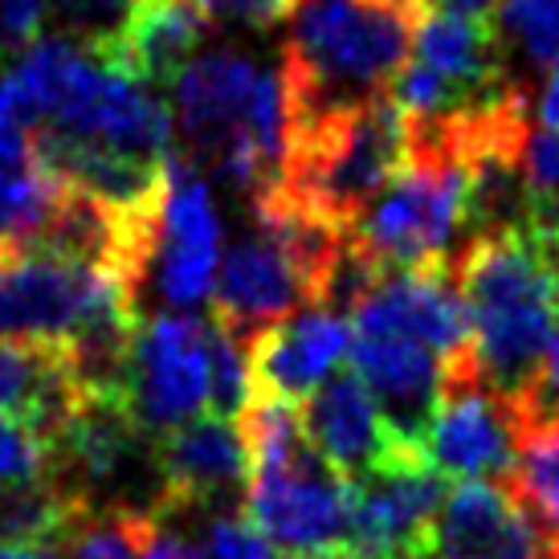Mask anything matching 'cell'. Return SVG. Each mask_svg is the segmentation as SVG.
<instances>
[{"label": "cell", "instance_id": "9", "mask_svg": "<svg viewBox=\"0 0 559 559\" xmlns=\"http://www.w3.org/2000/svg\"><path fill=\"white\" fill-rule=\"evenodd\" d=\"M445 474L420 450L352 481V539L359 559H429L433 527L445 502Z\"/></svg>", "mask_w": 559, "mask_h": 559}, {"label": "cell", "instance_id": "20", "mask_svg": "<svg viewBox=\"0 0 559 559\" xmlns=\"http://www.w3.org/2000/svg\"><path fill=\"white\" fill-rule=\"evenodd\" d=\"M53 474V445L49 437L21 417L0 413V490L41 481Z\"/></svg>", "mask_w": 559, "mask_h": 559}, {"label": "cell", "instance_id": "21", "mask_svg": "<svg viewBox=\"0 0 559 559\" xmlns=\"http://www.w3.org/2000/svg\"><path fill=\"white\" fill-rule=\"evenodd\" d=\"M204 539L197 544V556L201 559H278V547L265 535L253 519L241 511H221L213 519H204Z\"/></svg>", "mask_w": 559, "mask_h": 559}, {"label": "cell", "instance_id": "17", "mask_svg": "<svg viewBox=\"0 0 559 559\" xmlns=\"http://www.w3.org/2000/svg\"><path fill=\"white\" fill-rule=\"evenodd\" d=\"M82 389L86 384L66 347L0 335V413L29 420L49 437Z\"/></svg>", "mask_w": 559, "mask_h": 559}, {"label": "cell", "instance_id": "10", "mask_svg": "<svg viewBox=\"0 0 559 559\" xmlns=\"http://www.w3.org/2000/svg\"><path fill=\"white\" fill-rule=\"evenodd\" d=\"M523 437V413L498 389L481 380L478 368L450 372L441 401L425 433V457L445 478H507Z\"/></svg>", "mask_w": 559, "mask_h": 559}, {"label": "cell", "instance_id": "6", "mask_svg": "<svg viewBox=\"0 0 559 559\" xmlns=\"http://www.w3.org/2000/svg\"><path fill=\"white\" fill-rule=\"evenodd\" d=\"M519 86L507 82L502 33L490 21L462 13L425 9L413 37V53L401 79L392 82V98L401 103L404 119L433 123L462 119L498 107Z\"/></svg>", "mask_w": 559, "mask_h": 559}, {"label": "cell", "instance_id": "1", "mask_svg": "<svg viewBox=\"0 0 559 559\" xmlns=\"http://www.w3.org/2000/svg\"><path fill=\"white\" fill-rule=\"evenodd\" d=\"M457 286L481 380L523 404L539 384L547 347L559 331L556 265L547 249L527 225L486 229L457 253Z\"/></svg>", "mask_w": 559, "mask_h": 559}, {"label": "cell", "instance_id": "27", "mask_svg": "<svg viewBox=\"0 0 559 559\" xmlns=\"http://www.w3.org/2000/svg\"><path fill=\"white\" fill-rule=\"evenodd\" d=\"M420 4H425V9H437V13H462V16H481V21H490L502 0H420Z\"/></svg>", "mask_w": 559, "mask_h": 559}, {"label": "cell", "instance_id": "3", "mask_svg": "<svg viewBox=\"0 0 559 559\" xmlns=\"http://www.w3.org/2000/svg\"><path fill=\"white\" fill-rule=\"evenodd\" d=\"M404 152L408 119L392 94L314 119H290L282 176L262 197L352 234L376 192L401 168Z\"/></svg>", "mask_w": 559, "mask_h": 559}, {"label": "cell", "instance_id": "18", "mask_svg": "<svg viewBox=\"0 0 559 559\" xmlns=\"http://www.w3.org/2000/svg\"><path fill=\"white\" fill-rule=\"evenodd\" d=\"M502 481L523 498V507L559 547V413H544L523 425L514 466Z\"/></svg>", "mask_w": 559, "mask_h": 559}, {"label": "cell", "instance_id": "11", "mask_svg": "<svg viewBox=\"0 0 559 559\" xmlns=\"http://www.w3.org/2000/svg\"><path fill=\"white\" fill-rule=\"evenodd\" d=\"M152 469L159 481L152 511L168 519H213L221 511H234V498L246 490V437L229 417H192L180 429L156 437Z\"/></svg>", "mask_w": 559, "mask_h": 559}, {"label": "cell", "instance_id": "14", "mask_svg": "<svg viewBox=\"0 0 559 559\" xmlns=\"http://www.w3.org/2000/svg\"><path fill=\"white\" fill-rule=\"evenodd\" d=\"M437 559H559V547L535 523L502 478L457 481L433 527Z\"/></svg>", "mask_w": 559, "mask_h": 559}, {"label": "cell", "instance_id": "26", "mask_svg": "<svg viewBox=\"0 0 559 559\" xmlns=\"http://www.w3.org/2000/svg\"><path fill=\"white\" fill-rule=\"evenodd\" d=\"M535 119L547 131H559V62L547 66L544 82H539V94H535Z\"/></svg>", "mask_w": 559, "mask_h": 559}, {"label": "cell", "instance_id": "30", "mask_svg": "<svg viewBox=\"0 0 559 559\" xmlns=\"http://www.w3.org/2000/svg\"><path fill=\"white\" fill-rule=\"evenodd\" d=\"M556 290H559V270H556Z\"/></svg>", "mask_w": 559, "mask_h": 559}, {"label": "cell", "instance_id": "7", "mask_svg": "<svg viewBox=\"0 0 559 559\" xmlns=\"http://www.w3.org/2000/svg\"><path fill=\"white\" fill-rule=\"evenodd\" d=\"M119 392L152 441L204 417L213 396V323L180 311L140 314Z\"/></svg>", "mask_w": 559, "mask_h": 559}, {"label": "cell", "instance_id": "19", "mask_svg": "<svg viewBox=\"0 0 559 559\" xmlns=\"http://www.w3.org/2000/svg\"><path fill=\"white\" fill-rule=\"evenodd\" d=\"M498 25L527 62H559V0H502Z\"/></svg>", "mask_w": 559, "mask_h": 559}, {"label": "cell", "instance_id": "4", "mask_svg": "<svg viewBox=\"0 0 559 559\" xmlns=\"http://www.w3.org/2000/svg\"><path fill=\"white\" fill-rule=\"evenodd\" d=\"M241 437L249 453L246 514L282 556L347 547L352 481L311 445L298 404L249 396L241 408Z\"/></svg>", "mask_w": 559, "mask_h": 559}, {"label": "cell", "instance_id": "29", "mask_svg": "<svg viewBox=\"0 0 559 559\" xmlns=\"http://www.w3.org/2000/svg\"><path fill=\"white\" fill-rule=\"evenodd\" d=\"M286 559H359L352 547H319V551H302V556H286Z\"/></svg>", "mask_w": 559, "mask_h": 559}, {"label": "cell", "instance_id": "13", "mask_svg": "<svg viewBox=\"0 0 559 559\" xmlns=\"http://www.w3.org/2000/svg\"><path fill=\"white\" fill-rule=\"evenodd\" d=\"M352 356V319L335 307H302L246 343L249 396L302 404Z\"/></svg>", "mask_w": 559, "mask_h": 559}, {"label": "cell", "instance_id": "22", "mask_svg": "<svg viewBox=\"0 0 559 559\" xmlns=\"http://www.w3.org/2000/svg\"><path fill=\"white\" fill-rule=\"evenodd\" d=\"M519 176L527 185L531 209H559V131L527 127L519 143Z\"/></svg>", "mask_w": 559, "mask_h": 559}, {"label": "cell", "instance_id": "2", "mask_svg": "<svg viewBox=\"0 0 559 559\" xmlns=\"http://www.w3.org/2000/svg\"><path fill=\"white\" fill-rule=\"evenodd\" d=\"M420 13V0H290L282 49L286 115L314 119L392 94Z\"/></svg>", "mask_w": 559, "mask_h": 559}, {"label": "cell", "instance_id": "15", "mask_svg": "<svg viewBox=\"0 0 559 559\" xmlns=\"http://www.w3.org/2000/svg\"><path fill=\"white\" fill-rule=\"evenodd\" d=\"M298 413H302V429L311 437V445L347 481L368 478L372 469L389 466L392 457L417 450L392 433L376 396L356 372L326 376L323 384L298 404Z\"/></svg>", "mask_w": 559, "mask_h": 559}, {"label": "cell", "instance_id": "5", "mask_svg": "<svg viewBox=\"0 0 559 559\" xmlns=\"http://www.w3.org/2000/svg\"><path fill=\"white\" fill-rule=\"evenodd\" d=\"M474 180L478 164L462 143L433 123H408L401 168L352 229L380 270L420 262H457L474 237Z\"/></svg>", "mask_w": 559, "mask_h": 559}, {"label": "cell", "instance_id": "8", "mask_svg": "<svg viewBox=\"0 0 559 559\" xmlns=\"http://www.w3.org/2000/svg\"><path fill=\"white\" fill-rule=\"evenodd\" d=\"M221 270V217L204 171L188 156H171L168 185L143 237L135 298H159L168 311H192L213 298Z\"/></svg>", "mask_w": 559, "mask_h": 559}, {"label": "cell", "instance_id": "23", "mask_svg": "<svg viewBox=\"0 0 559 559\" xmlns=\"http://www.w3.org/2000/svg\"><path fill=\"white\" fill-rule=\"evenodd\" d=\"M53 0H0V41L9 49H25L46 33Z\"/></svg>", "mask_w": 559, "mask_h": 559}, {"label": "cell", "instance_id": "28", "mask_svg": "<svg viewBox=\"0 0 559 559\" xmlns=\"http://www.w3.org/2000/svg\"><path fill=\"white\" fill-rule=\"evenodd\" d=\"M0 559H62L58 547L49 544H16V539H0Z\"/></svg>", "mask_w": 559, "mask_h": 559}, {"label": "cell", "instance_id": "12", "mask_svg": "<svg viewBox=\"0 0 559 559\" xmlns=\"http://www.w3.org/2000/svg\"><path fill=\"white\" fill-rule=\"evenodd\" d=\"M352 372L368 384L392 433L404 445L425 450V433L445 384V364L433 347L396 326L352 323Z\"/></svg>", "mask_w": 559, "mask_h": 559}, {"label": "cell", "instance_id": "25", "mask_svg": "<svg viewBox=\"0 0 559 559\" xmlns=\"http://www.w3.org/2000/svg\"><path fill=\"white\" fill-rule=\"evenodd\" d=\"M140 559H201L197 556V544L180 535V531L171 527L168 514H152V531H147V539H143V556Z\"/></svg>", "mask_w": 559, "mask_h": 559}, {"label": "cell", "instance_id": "24", "mask_svg": "<svg viewBox=\"0 0 559 559\" xmlns=\"http://www.w3.org/2000/svg\"><path fill=\"white\" fill-rule=\"evenodd\" d=\"M204 13L213 21H234V25H274L290 13V0H201Z\"/></svg>", "mask_w": 559, "mask_h": 559}, {"label": "cell", "instance_id": "31", "mask_svg": "<svg viewBox=\"0 0 559 559\" xmlns=\"http://www.w3.org/2000/svg\"><path fill=\"white\" fill-rule=\"evenodd\" d=\"M429 559H437V556H429Z\"/></svg>", "mask_w": 559, "mask_h": 559}, {"label": "cell", "instance_id": "16", "mask_svg": "<svg viewBox=\"0 0 559 559\" xmlns=\"http://www.w3.org/2000/svg\"><path fill=\"white\" fill-rule=\"evenodd\" d=\"M209 25L213 16L204 13L201 0H127L119 29L91 41H98L110 62L147 86H171L176 74L197 58Z\"/></svg>", "mask_w": 559, "mask_h": 559}]
</instances>
